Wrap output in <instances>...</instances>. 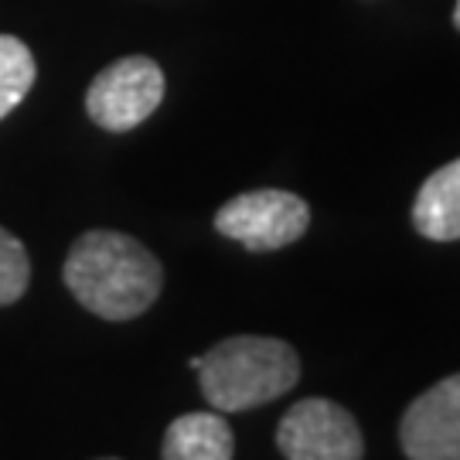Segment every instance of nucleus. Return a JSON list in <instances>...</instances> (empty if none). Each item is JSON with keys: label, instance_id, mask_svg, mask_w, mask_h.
Masks as SVG:
<instances>
[{"label": "nucleus", "instance_id": "f257e3e1", "mask_svg": "<svg viewBox=\"0 0 460 460\" xmlns=\"http://www.w3.org/2000/svg\"><path fill=\"white\" fill-rule=\"evenodd\" d=\"M68 294L102 321H133L164 290V266L144 243L113 229L83 232L62 266Z\"/></svg>", "mask_w": 460, "mask_h": 460}, {"label": "nucleus", "instance_id": "f03ea898", "mask_svg": "<svg viewBox=\"0 0 460 460\" xmlns=\"http://www.w3.org/2000/svg\"><path fill=\"white\" fill-rule=\"evenodd\" d=\"M201 395L218 412H246L287 395L300 378V355L279 338L235 334L191 358Z\"/></svg>", "mask_w": 460, "mask_h": 460}, {"label": "nucleus", "instance_id": "7ed1b4c3", "mask_svg": "<svg viewBox=\"0 0 460 460\" xmlns=\"http://www.w3.org/2000/svg\"><path fill=\"white\" fill-rule=\"evenodd\" d=\"M307 226H311L307 201L294 191H279V188H260V191L235 195L215 212V229L252 252L294 246L307 232Z\"/></svg>", "mask_w": 460, "mask_h": 460}, {"label": "nucleus", "instance_id": "20e7f679", "mask_svg": "<svg viewBox=\"0 0 460 460\" xmlns=\"http://www.w3.org/2000/svg\"><path fill=\"white\" fill-rule=\"evenodd\" d=\"M164 99V72L147 55H127L99 72L85 93L89 119L110 133L137 130Z\"/></svg>", "mask_w": 460, "mask_h": 460}, {"label": "nucleus", "instance_id": "39448f33", "mask_svg": "<svg viewBox=\"0 0 460 460\" xmlns=\"http://www.w3.org/2000/svg\"><path fill=\"white\" fill-rule=\"evenodd\" d=\"M277 447L287 460H362L365 440L355 416L334 399H300L277 427Z\"/></svg>", "mask_w": 460, "mask_h": 460}, {"label": "nucleus", "instance_id": "423d86ee", "mask_svg": "<svg viewBox=\"0 0 460 460\" xmlns=\"http://www.w3.org/2000/svg\"><path fill=\"white\" fill-rule=\"evenodd\" d=\"M399 444L410 460H460V372L412 399Z\"/></svg>", "mask_w": 460, "mask_h": 460}, {"label": "nucleus", "instance_id": "0eeeda50", "mask_svg": "<svg viewBox=\"0 0 460 460\" xmlns=\"http://www.w3.org/2000/svg\"><path fill=\"white\" fill-rule=\"evenodd\" d=\"M412 226L423 239H433V243L460 239V157L433 171L416 191Z\"/></svg>", "mask_w": 460, "mask_h": 460}, {"label": "nucleus", "instance_id": "6e6552de", "mask_svg": "<svg viewBox=\"0 0 460 460\" xmlns=\"http://www.w3.org/2000/svg\"><path fill=\"white\" fill-rule=\"evenodd\" d=\"M235 437L229 420L218 410L184 412L164 433L161 457L164 460H232Z\"/></svg>", "mask_w": 460, "mask_h": 460}, {"label": "nucleus", "instance_id": "1a4fd4ad", "mask_svg": "<svg viewBox=\"0 0 460 460\" xmlns=\"http://www.w3.org/2000/svg\"><path fill=\"white\" fill-rule=\"evenodd\" d=\"M34 75L38 68H34L31 49L14 34H0V119L24 102L34 85Z\"/></svg>", "mask_w": 460, "mask_h": 460}, {"label": "nucleus", "instance_id": "9d476101", "mask_svg": "<svg viewBox=\"0 0 460 460\" xmlns=\"http://www.w3.org/2000/svg\"><path fill=\"white\" fill-rule=\"evenodd\" d=\"M31 283V260L24 243L0 226V307L24 296Z\"/></svg>", "mask_w": 460, "mask_h": 460}, {"label": "nucleus", "instance_id": "9b49d317", "mask_svg": "<svg viewBox=\"0 0 460 460\" xmlns=\"http://www.w3.org/2000/svg\"><path fill=\"white\" fill-rule=\"evenodd\" d=\"M454 24H457V31H460V0H457V7H454Z\"/></svg>", "mask_w": 460, "mask_h": 460}, {"label": "nucleus", "instance_id": "f8f14e48", "mask_svg": "<svg viewBox=\"0 0 460 460\" xmlns=\"http://www.w3.org/2000/svg\"><path fill=\"white\" fill-rule=\"evenodd\" d=\"M99 460H119V457H99Z\"/></svg>", "mask_w": 460, "mask_h": 460}]
</instances>
